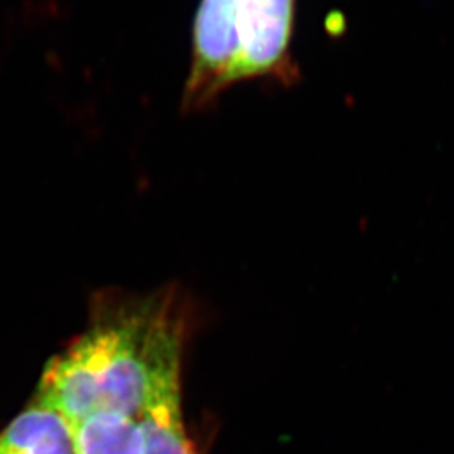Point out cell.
<instances>
[{
    "mask_svg": "<svg viewBox=\"0 0 454 454\" xmlns=\"http://www.w3.org/2000/svg\"><path fill=\"white\" fill-rule=\"evenodd\" d=\"M137 419L145 439L144 454H195L182 421L180 384L157 390Z\"/></svg>",
    "mask_w": 454,
    "mask_h": 454,
    "instance_id": "5",
    "label": "cell"
},
{
    "mask_svg": "<svg viewBox=\"0 0 454 454\" xmlns=\"http://www.w3.org/2000/svg\"><path fill=\"white\" fill-rule=\"evenodd\" d=\"M74 454H144L145 439L135 418L98 411L71 426Z\"/></svg>",
    "mask_w": 454,
    "mask_h": 454,
    "instance_id": "4",
    "label": "cell"
},
{
    "mask_svg": "<svg viewBox=\"0 0 454 454\" xmlns=\"http://www.w3.org/2000/svg\"><path fill=\"white\" fill-rule=\"evenodd\" d=\"M0 454H74L71 426L34 403L0 433Z\"/></svg>",
    "mask_w": 454,
    "mask_h": 454,
    "instance_id": "3",
    "label": "cell"
},
{
    "mask_svg": "<svg viewBox=\"0 0 454 454\" xmlns=\"http://www.w3.org/2000/svg\"><path fill=\"white\" fill-rule=\"evenodd\" d=\"M294 24L296 0H200L180 110L204 112L243 82H298L292 51Z\"/></svg>",
    "mask_w": 454,
    "mask_h": 454,
    "instance_id": "2",
    "label": "cell"
},
{
    "mask_svg": "<svg viewBox=\"0 0 454 454\" xmlns=\"http://www.w3.org/2000/svg\"><path fill=\"white\" fill-rule=\"evenodd\" d=\"M180 325L167 309L125 313L51 358L34 403L69 426L98 411L137 419L157 390L180 384Z\"/></svg>",
    "mask_w": 454,
    "mask_h": 454,
    "instance_id": "1",
    "label": "cell"
}]
</instances>
